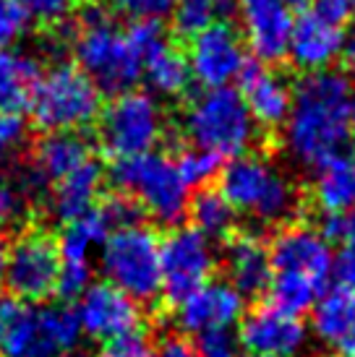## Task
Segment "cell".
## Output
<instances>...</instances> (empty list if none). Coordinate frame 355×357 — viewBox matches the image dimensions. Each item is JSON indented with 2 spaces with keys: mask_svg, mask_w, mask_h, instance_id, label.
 <instances>
[{
  "mask_svg": "<svg viewBox=\"0 0 355 357\" xmlns=\"http://www.w3.org/2000/svg\"><path fill=\"white\" fill-rule=\"evenodd\" d=\"M350 81L337 70L306 73L293 86V105L282 126L285 151L303 167H321L345 154L350 141Z\"/></svg>",
  "mask_w": 355,
  "mask_h": 357,
  "instance_id": "cell-1",
  "label": "cell"
},
{
  "mask_svg": "<svg viewBox=\"0 0 355 357\" xmlns=\"http://www.w3.org/2000/svg\"><path fill=\"white\" fill-rule=\"evenodd\" d=\"M272 261V305L287 313H306L335 277L332 243L308 225H287L269 243Z\"/></svg>",
  "mask_w": 355,
  "mask_h": 357,
  "instance_id": "cell-2",
  "label": "cell"
},
{
  "mask_svg": "<svg viewBox=\"0 0 355 357\" xmlns=\"http://www.w3.org/2000/svg\"><path fill=\"white\" fill-rule=\"evenodd\" d=\"M73 58L92 84L105 94H126L141 79V58L129 31L120 29L105 10L87 8L73 31Z\"/></svg>",
  "mask_w": 355,
  "mask_h": 357,
  "instance_id": "cell-3",
  "label": "cell"
},
{
  "mask_svg": "<svg viewBox=\"0 0 355 357\" xmlns=\"http://www.w3.org/2000/svg\"><path fill=\"white\" fill-rule=\"evenodd\" d=\"M219 193L230 201L236 214L259 225H280L296 214L298 185L266 157L243 154L230 159L219 172Z\"/></svg>",
  "mask_w": 355,
  "mask_h": 357,
  "instance_id": "cell-4",
  "label": "cell"
},
{
  "mask_svg": "<svg viewBox=\"0 0 355 357\" xmlns=\"http://www.w3.org/2000/svg\"><path fill=\"white\" fill-rule=\"evenodd\" d=\"M183 133L191 146L222 157H243L259 139V126L248 112L240 91L204 89L188 102L183 112Z\"/></svg>",
  "mask_w": 355,
  "mask_h": 357,
  "instance_id": "cell-5",
  "label": "cell"
},
{
  "mask_svg": "<svg viewBox=\"0 0 355 357\" xmlns=\"http://www.w3.org/2000/svg\"><path fill=\"white\" fill-rule=\"evenodd\" d=\"M110 183L159 225L175 227L188 214L191 199L186 183L178 175L175 162L159 151L115 159L110 167Z\"/></svg>",
  "mask_w": 355,
  "mask_h": 357,
  "instance_id": "cell-6",
  "label": "cell"
},
{
  "mask_svg": "<svg viewBox=\"0 0 355 357\" xmlns=\"http://www.w3.org/2000/svg\"><path fill=\"white\" fill-rule=\"evenodd\" d=\"M99 271L105 282L136 303H149L162 292L159 238L147 225L115 229L99 248Z\"/></svg>",
  "mask_w": 355,
  "mask_h": 357,
  "instance_id": "cell-7",
  "label": "cell"
},
{
  "mask_svg": "<svg viewBox=\"0 0 355 357\" xmlns=\"http://www.w3.org/2000/svg\"><path fill=\"white\" fill-rule=\"evenodd\" d=\"M102 112V91L92 84L79 66L60 63L42 76L31 115L34 123L48 133L79 130L94 123Z\"/></svg>",
  "mask_w": 355,
  "mask_h": 357,
  "instance_id": "cell-8",
  "label": "cell"
},
{
  "mask_svg": "<svg viewBox=\"0 0 355 357\" xmlns=\"http://www.w3.org/2000/svg\"><path fill=\"white\" fill-rule=\"evenodd\" d=\"M165 136V112L149 91L118 94L99 112V144L110 157L126 159L154 151Z\"/></svg>",
  "mask_w": 355,
  "mask_h": 357,
  "instance_id": "cell-9",
  "label": "cell"
},
{
  "mask_svg": "<svg viewBox=\"0 0 355 357\" xmlns=\"http://www.w3.org/2000/svg\"><path fill=\"white\" fill-rule=\"evenodd\" d=\"M159 266H162V295L170 303L186 300L201 284H207L215 266V243L194 227H173L159 240Z\"/></svg>",
  "mask_w": 355,
  "mask_h": 357,
  "instance_id": "cell-10",
  "label": "cell"
},
{
  "mask_svg": "<svg viewBox=\"0 0 355 357\" xmlns=\"http://www.w3.org/2000/svg\"><path fill=\"white\" fill-rule=\"evenodd\" d=\"M60 277L58 243L45 232H27L8 245L6 287L10 298L24 303H42L55 295Z\"/></svg>",
  "mask_w": 355,
  "mask_h": 357,
  "instance_id": "cell-11",
  "label": "cell"
},
{
  "mask_svg": "<svg viewBox=\"0 0 355 357\" xmlns=\"http://www.w3.org/2000/svg\"><path fill=\"white\" fill-rule=\"evenodd\" d=\"M186 60L191 79L198 81L204 89H225L240 79L251 58L240 31L219 21L188 40Z\"/></svg>",
  "mask_w": 355,
  "mask_h": 357,
  "instance_id": "cell-12",
  "label": "cell"
},
{
  "mask_svg": "<svg viewBox=\"0 0 355 357\" xmlns=\"http://www.w3.org/2000/svg\"><path fill=\"white\" fill-rule=\"evenodd\" d=\"M240 347L248 355L261 357H300L306 352L311 334L300 316L277 305H259L240 318Z\"/></svg>",
  "mask_w": 355,
  "mask_h": 357,
  "instance_id": "cell-13",
  "label": "cell"
},
{
  "mask_svg": "<svg viewBox=\"0 0 355 357\" xmlns=\"http://www.w3.org/2000/svg\"><path fill=\"white\" fill-rule=\"evenodd\" d=\"M238 19H240V37L246 50L259 63H280L287 58L290 37H293V8L282 0H238Z\"/></svg>",
  "mask_w": 355,
  "mask_h": 357,
  "instance_id": "cell-14",
  "label": "cell"
},
{
  "mask_svg": "<svg viewBox=\"0 0 355 357\" xmlns=\"http://www.w3.org/2000/svg\"><path fill=\"white\" fill-rule=\"evenodd\" d=\"M84 337L97 339L99 344L108 339L123 337L141 326V307L126 292L108 282H94L79 298L76 305Z\"/></svg>",
  "mask_w": 355,
  "mask_h": 357,
  "instance_id": "cell-15",
  "label": "cell"
},
{
  "mask_svg": "<svg viewBox=\"0 0 355 357\" xmlns=\"http://www.w3.org/2000/svg\"><path fill=\"white\" fill-rule=\"evenodd\" d=\"M42 305L0 298V357H58Z\"/></svg>",
  "mask_w": 355,
  "mask_h": 357,
  "instance_id": "cell-16",
  "label": "cell"
},
{
  "mask_svg": "<svg viewBox=\"0 0 355 357\" xmlns=\"http://www.w3.org/2000/svg\"><path fill=\"white\" fill-rule=\"evenodd\" d=\"M246 316V300L230 287L227 282L209 279L196 292H191L186 300L175 305L178 328L186 334H204L215 328H233Z\"/></svg>",
  "mask_w": 355,
  "mask_h": 357,
  "instance_id": "cell-17",
  "label": "cell"
},
{
  "mask_svg": "<svg viewBox=\"0 0 355 357\" xmlns=\"http://www.w3.org/2000/svg\"><path fill=\"white\" fill-rule=\"evenodd\" d=\"M238 81H240V97L256 126L261 128L285 126L290 105H293V89L280 73L266 68L259 60H248L246 70Z\"/></svg>",
  "mask_w": 355,
  "mask_h": 357,
  "instance_id": "cell-18",
  "label": "cell"
},
{
  "mask_svg": "<svg viewBox=\"0 0 355 357\" xmlns=\"http://www.w3.org/2000/svg\"><path fill=\"white\" fill-rule=\"evenodd\" d=\"M311 310L314 337L337 355L355 357V287H326Z\"/></svg>",
  "mask_w": 355,
  "mask_h": 357,
  "instance_id": "cell-19",
  "label": "cell"
},
{
  "mask_svg": "<svg viewBox=\"0 0 355 357\" xmlns=\"http://www.w3.org/2000/svg\"><path fill=\"white\" fill-rule=\"evenodd\" d=\"M225 274L227 284L236 287L243 300L261 298L272 284V261L269 245L254 235H238L225 248Z\"/></svg>",
  "mask_w": 355,
  "mask_h": 357,
  "instance_id": "cell-20",
  "label": "cell"
},
{
  "mask_svg": "<svg viewBox=\"0 0 355 357\" xmlns=\"http://www.w3.org/2000/svg\"><path fill=\"white\" fill-rule=\"evenodd\" d=\"M342 34L345 31L340 26L316 19L314 13H303L293 26L287 58L293 60L296 68L306 73L329 70V66L342 55Z\"/></svg>",
  "mask_w": 355,
  "mask_h": 357,
  "instance_id": "cell-21",
  "label": "cell"
},
{
  "mask_svg": "<svg viewBox=\"0 0 355 357\" xmlns=\"http://www.w3.org/2000/svg\"><path fill=\"white\" fill-rule=\"evenodd\" d=\"M105 183V172L94 159L84 162L79 169L68 172L66 178H60L58 183H52L48 199V211L50 217L60 222V225H71L89 214L97 206L99 190Z\"/></svg>",
  "mask_w": 355,
  "mask_h": 357,
  "instance_id": "cell-22",
  "label": "cell"
},
{
  "mask_svg": "<svg viewBox=\"0 0 355 357\" xmlns=\"http://www.w3.org/2000/svg\"><path fill=\"white\" fill-rule=\"evenodd\" d=\"M42 63L29 50H8L0 55V112L21 115L31 109L37 86H40Z\"/></svg>",
  "mask_w": 355,
  "mask_h": 357,
  "instance_id": "cell-23",
  "label": "cell"
},
{
  "mask_svg": "<svg viewBox=\"0 0 355 357\" xmlns=\"http://www.w3.org/2000/svg\"><path fill=\"white\" fill-rule=\"evenodd\" d=\"M89 159H92V146L84 136H79L76 130H58V133H48L37 144L31 169L42 180V185H48L79 169Z\"/></svg>",
  "mask_w": 355,
  "mask_h": 357,
  "instance_id": "cell-24",
  "label": "cell"
},
{
  "mask_svg": "<svg viewBox=\"0 0 355 357\" xmlns=\"http://www.w3.org/2000/svg\"><path fill=\"white\" fill-rule=\"evenodd\" d=\"M314 199L324 214H345L355 208V159L350 154H340L316 167Z\"/></svg>",
  "mask_w": 355,
  "mask_h": 357,
  "instance_id": "cell-25",
  "label": "cell"
},
{
  "mask_svg": "<svg viewBox=\"0 0 355 357\" xmlns=\"http://www.w3.org/2000/svg\"><path fill=\"white\" fill-rule=\"evenodd\" d=\"M141 76L154 94L178 97L188 89L191 70H188L186 55L168 40L141 58Z\"/></svg>",
  "mask_w": 355,
  "mask_h": 357,
  "instance_id": "cell-26",
  "label": "cell"
},
{
  "mask_svg": "<svg viewBox=\"0 0 355 357\" xmlns=\"http://www.w3.org/2000/svg\"><path fill=\"white\" fill-rule=\"evenodd\" d=\"M113 232L115 229L110 225L108 214L97 204L89 214L66 225V229H63V235L58 240L60 261H92L94 250L102 248V243Z\"/></svg>",
  "mask_w": 355,
  "mask_h": 357,
  "instance_id": "cell-27",
  "label": "cell"
},
{
  "mask_svg": "<svg viewBox=\"0 0 355 357\" xmlns=\"http://www.w3.org/2000/svg\"><path fill=\"white\" fill-rule=\"evenodd\" d=\"M188 214H191V227L198 229L212 243L233 235V229H236V208L230 206V201L219 190H198L196 199L188 204Z\"/></svg>",
  "mask_w": 355,
  "mask_h": 357,
  "instance_id": "cell-28",
  "label": "cell"
},
{
  "mask_svg": "<svg viewBox=\"0 0 355 357\" xmlns=\"http://www.w3.org/2000/svg\"><path fill=\"white\" fill-rule=\"evenodd\" d=\"M319 232L329 243L342 245L340 256H335L337 284L355 287V208H350L345 214H324Z\"/></svg>",
  "mask_w": 355,
  "mask_h": 357,
  "instance_id": "cell-29",
  "label": "cell"
},
{
  "mask_svg": "<svg viewBox=\"0 0 355 357\" xmlns=\"http://www.w3.org/2000/svg\"><path fill=\"white\" fill-rule=\"evenodd\" d=\"M230 10L233 0H175L170 16L178 34L191 40L198 31L209 29L212 24H219L225 16H230Z\"/></svg>",
  "mask_w": 355,
  "mask_h": 357,
  "instance_id": "cell-30",
  "label": "cell"
},
{
  "mask_svg": "<svg viewBox=\"0 0 355 357\" xmlns=\"http://www.w3.org/2000/svg\"><path fill=\"white\" fill-rule=\"evenodd\" d=\"M175 167L188 190L204 188L222 172L217 154H212L207 149H198V146H188V149L180 151V157L175 159Z\"/></svg>",
  "mask_w": 355,
  "mask_h": 357,
  "instance_id": "cell-31",
  "label": "cell"
},
{
  "mask_svg": "<svg viewBox=\"0 0 355 357\" xmlns=\"http://www.w3.org/2000/svg\"><path fill=\"white\" fill-rule=\"evenodd\" d=\"M29 217V193L19 183L0 180V232L16 229Z\"/></svg>",
  "mask_w": 355,
  "mask_h": 357,
  "instance_id": "cell-32",
  "label": "cell"
},
{
  "mask_svg": "<svg viewBox=\"0 0 355 357\" xmlns=\"http://www.w3.org/2000/svg\"><path fill=\"white\" fill-rule=\"evenodd\" d=\"M94 284V264L92 261H60V277L55 295L63 300H79Z\"/></svg>",
  "mask_w": 355,
  "mask_h": 357,
  "instance_id": "cell-33",
  "label": "cell"
},
{
  "mask_svg": "<svg viewBox=\"0 0 355 357\" xmlns=\"http://www.w3.org/2000/svg\"><path fill=\"white\" fill-rule=\"evenodd\" d=\"M92 357H157V347L149 334L131 331V334L102 342Z\"/></svg>",
  "mask_w": 355,
  "mask_h": 357,
  "instance_id": "cell-34",
  "label": "cell"
},
{
  "mask_svg": "<svg viewBox=\"0 0 355 357\" xmlns=\"http://www.w3.org/2000/svg\"><path fill=\"white\" fill-rule=\"evenodd\" d=\"M196 357H240V339L233 328H215L194 337Z\"/></svg>",
  "mask_w": 355,
  "mask_h": 357,
  "instance_id": "cell-35",
  "label": "cell"
},
{
  "mask_svg": "<svg viewBox=\"0 0 355 357\" xmlns=\"http://www.w3.org/2000/svg\"><path fill=\"white\" fill-rule=\"evenodd\" d=\"M29 139V126L21 115L0 112V165L16 157Z\"/></svg>",
  "mask_w": 355,
  "mask_h": 357,
  "instance_id": "cell-36",
  "label": "cell"
},
{
  "mask_svg": "<svg viewBox=\"0 0 355 357\" xmlns=\"http://www.w3.org/2000/svg\"><path fill=\"white\" fill-rule=\"evenodd\" d=\"M29 16L24 13L19 3L13 0H0V55L13 50V45L27 34Z\"/></svg>",
  "mask_w": 355,
  "mask_h": 357,
  "instance_id": "cell-37",
  "label": "cell"
},
{
  "mask_svg": "<svg viewBox=\"0 0 355 357\" xmlns=\"http://www.w3.org/2000/svg\"><path fill=\"white\" fill-rule=\"evenodd\" d=\"M110 8L133 21H159L173 13L175 0H105Z\"/></svg>",
  "mask_w": 355,
  "mask_h": 357,
  "instance_id": "cell-38",
  "label": "cell"
},
{
  "mask_svg": "<svg viewBox=\"0 0 355 357\" xmlns=\"http://www.w3.org/2000/svg\"><path fill=\"white\" fill-rule=\"evenodd\" d=\"M76 0H19V6L29 19L40 24H55L63 21L71 13Z\"/></svg>",
  "mask_w": 355,
  "mask_h": 357,
  "instance_id": "cell-39",
  "label": "cell"
},
{
  "mask_svg": "<svg viewBox=\"0 0 355 357\" xmlns=\"http://www.w3.org/2000/svg\"><path fill=\"white\" fill-rule=\"evenodd\" d=\"M353 0H311L308 3V13H314L316 19L326 21L332 26H340V29L353 19Z\"/></svg>",
  "mask_w": 355,
  "mask_h": 357,
  "instance_id": "cell-40",
  "label": "cell"
},
{
  "mask_svg": "<svg viewBox=\"0 0 355 357\" xmlns=\"http://www.w3.org/2000/svg\"><path fill=\"white\" fill-rule=\"evenodd\" d=\"M157 357H196V355H194V347L188 344L186 339L168 337L157 347Z\"/></svg>",
  "mask_w": 355,
  "mask_h": 357,
  "instance_id": "cell-41",
  "label": "cell"
},
{
  "mask_svg": "<svg viewBox=\"0 0 355 357\" xmlns=\"http://www.w3.org/2000/svg\"><path fill=\"white\" fill-rule=\"evenodd\" d=\"M6 268H8V243H6V235L0 232V292L6 289Z\"/></svg>",
  "mask_w": 355,
  "mask_h": 357,
  "instance_id": "cell-42",
  "label": "cell"
},
{
  "mask_svg": "<svg viewBox=\"0 0 355 357\" xmlns=\"http://www.w3.org/2000/svg\"><path fill=\"white\" fill-rule=\"evenodd\" d=\"M342 52H345L350 60H355V24L342 34Z\"/></svg>",
  "mask_w": 355,
  "mask_h": 357,
  "instance_id": "cell-43",
  "label": "cell"
},
{
  "mask_svg": "<svg viewBox=\"0 0 355 357\" xmlns=\"http://www.w3.org/2000/svg\"><path fill=\"white\" fill-rule=\"evenodd\" d=\"M287 8H300V6H308L311 0H282Z\"/></svg>",
  "mask_w": 355,
  "mask_h": 357,
  "instance_id": "cell-44",
  "label": "cell"
},
{
  "mask_svg": "<svg viewBox=\"0 0 355 357\" xmlns=\"http://www.w3.org/2000/svg\"><path fill=\"white\" fill-rule=\"evenodd\" d=\"M350 128L355 130V97H353V105H350Z\"/></svg>",
  "mask_w": 355,
  "mask_h": 357,
  "instance_id": "cell-45",
  "label": "cell"
},
{
  "mask_svg": "<svg viewBox=\"0 0 355 357\" xmlns=\"http://www.w3.org/2000/svg\"><path fill=\"white\" fill-rule=\"evenodd\" d=\"M326 357H347V355H337V352H335V355H326Z\"/></svg>",
  "mask_w": 355,
  "mask_h": 357,
  "instance_id": "cell-46",
  "label": "cell"
},
{
  "mask_svg": "<svg viewBox=\"0 0 355 357\" xmlns=\"http://www.w3.org/2000/svg\"><path fill=\"white\" fill-rule=\"evenodd\" d=\"M240 357H261V355H240Z\"/></svg>",
  "mask_w": 355,
  "mask_h": 357,
  "instance_id": "cell-47",
  "label": "cell"
}]
</instances>
